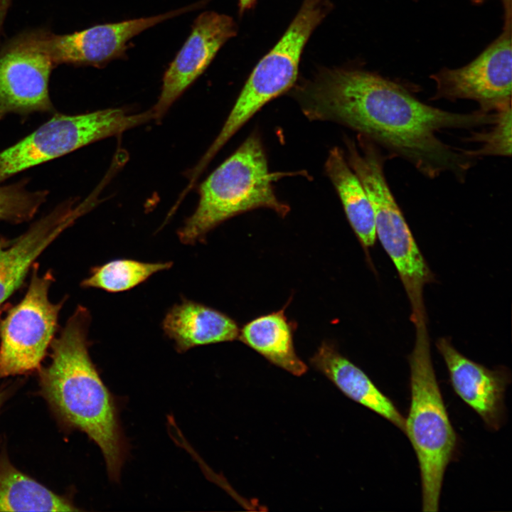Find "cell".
Instances as JSON below:
<instances>
[{"instance_id": "obj_1", "label": "cell", "mask_w": 512, "mask_h": 512, "mask_svg": "<svg viewBox=\"0 0 512 512\" xmlns=\"http://www.w3.org/2000/svg\"><path fill=\"white\" fill-rule=\"evenodd\" d=\"M294 97L309 119L356 131L430 178L450 173L464 182L476 159L443 142L438 132L470 129L496 120V113L480 110L457 113L430 106L400 85L358 69L324 72L299 87Z\"/></svg>"}, {"instance_id": "obj_2", "label": "cell", "mask_w": 512, "mask_h": 512, "mask_svg": "<svg viewBox=\"0 0 512 512\" xmlns=\"http://www.w3.org/2000/svg\"><path fill=\"white\" fill-rule=\"evenodd\" d=\"M90 314L77 308L58 338L51 360L41 370V391L68 427L85 433L100 449L109 478L119 481L127 457L117 404L105 385L88 351Z\"/></svg>"}, {"instance_id": "obj_3", "label": "cell", "mask_w": 512, "mask_h": 512, "mask_svg": "<svg viewBox=\"0 0 512 512\" xmlns=\"http://www.w3.org/2000/svg\"><path fill=\"white\" fill-rule=\"evenodd\" d=\"M284 175L270 172L261 139L252 133L201 184L198 205L178 230L179 240L184 245L204 242L225 220L256 208H269L284 217L289 206L277 197L273 187Z\"/></svg>"}, {"instance_id": "obj_4", "label": "cell", "mask_w": 512, "mask_h": 512, "mask_svg": "<svg viewBox=\"0 0 512 512\" xmlns=\"http://www.w3.org/2000/svg\"><path fill=\"white\" fill-rule=\"evenodd\" d=\"M416 324L415 345L409 358L411 402L404 433L419 463L422 511L436 512L445 470L457 450V437L436 379L422 320L417 319Z\"/></svg>"}, {"instance_id": "obj_5", "label": "cell", "mask_w": 512, "mask_h": 512, "mask_svg": "<svg viewBox=\"0 0 512 512\" xmlns=\"http://www.w3.org/2000/svg\"><path fill=\"white\" fill-rule=\"evenodd\" d=\"M328 0H304L277 43L257 64L220 132L197 166L204 169L226 142L265 104L289 90L298 75L303 49L324 18Z\"/></svg>"}, {"instance_id": "obj_6", "label": "cell", "mask_w": 512, "mask_h": 512, "mask_svg": "<svg viewBox=\"0 0 512 512\" xmlns=\"http://www.w3.org/2000/svg\"><path fill=\"white\" fill-rule=\"evenodd\" d=\"M358 142L346 138V160L361 181L374 213L376 238L394 263L415 306L430 272L388 186L384 164L388 156L361 134Z\"/></svg>"}, {"instance_id": "obj_7", "label": "cell", "mask_w": 512, "mask_h": 512, "mask_svg": "<svg viewBox=\"0 0 512 512\" xmlns=\"http://www.w3.org/2000/svg\"><path fill=\"white\" fill-rule=\"evenodd\" d=\"M154 120L151 109L122 108L65 115L56 114L26 137L0 152V183L36 165Z\"/></svg>"}, {"instance_id": "obj_8", "label": "cell", "mask_w": 512, "mask_h": 512, "mask_svg": "<svg viewBox=\"0 0 512 512\" xmlns=\"http://www.w3.org/2000/svg\"><path fill=\"white\" fill-rule=\"evenodd\" d=\"M53 278L33 272L23 299L0 324V378L38 369L57 325L60 305L48 297Z\"/></svg>"}, {"instance_id": "obj_9", "label": "cell", "mask_w": 512, "mask_h": 512, "mask_svg": "<svg viewBox=\"0 0 512 512\" xmlns=\"http://www.w3.org/2000/svg\"><path fill=\"white\" fill-rule=\"evenodd\" d=\"M46 29L27 31L0 49V120L9 114L53 111L48 82L56 67Z\"/></svg>"}, {"instance_id": "obj_10", "label": "cell", "mask_w": 512, "mask_h": 512, "mask_svg": "<svg viewBox=\"0 0 512 512\" xmlns=\"http://www.w3.org/2000/svg\"><path fill=\"white\" fill-rule=\"evenodd\" d=\"M512 13L504 14L501 33L475 59L459 68H442L431 75L432 100H471L485 112L511 105Z\"/></svg>"}, {"instance_id": "obj_11", "label": "cell", "mask_w": 512, "mask_h": 512, "mask_svg": "<svg viewBox=\"0 0 512 512\" xmlns=\"http://www.w3.org/2000/svg\"><path fill=\"white\" fill-rule=\"evenodd\" d=\"M205 1L150 17L98 24L72 33H49L50 52L56 66L90 65L102 68L111 61L124 58L129 42L144 31L203 6Z\"/></svg>"}, {"instance_id": "obj_12", "label": "cell", "mask_w": 512, "mask_h": 512, "mask_svg": "<svg viewBox=\"0 0 512 512\" xmlns=\"http://www.w3.org/2000/svg\"><path fill=\"white\" fill-rule=\"evenodd\" d=\"M236 33L233 19L225 14L206 11L196 18L188 38L164 73L161 93L151 108L154 120L163 118Z\"/></svg>"}, {"instance_id": "obj_13", "label": "cell", "mask_w": 512, "mask_h": 512, "mask_svg": "<svg viewBox=\"0 0 512 512\" xmlns=\"http://www.w3.org/2000/svg\"><path fill=\"white\" fill-rule=\"evenodd\" d=\"M437 347L447 367L454 392L487 427L498 430L504 421V394L511 380L506 370L489 369L469 359L445 338L437 341Z\"/></svg>"}, {"instance_id": "obj_14", "label": "cell", "mask_w": 512, "mask_h": 512, "mask_svg": "<svg viewBox=\"0 0 512 512\" xmlns=\"http://www.w3.org/2000/svg\"><path fill=\"white\" fill-rule=\"evenodd\" d=\"M89 205L64 203L16 239L0 241V305L21 285L36 258L86 213Z\"/></svg>"}, {"instance_id": "obj_15", "label": "cell", "mask_w": 512, "mask_h": 512, "mask_svg": "<svg viewBox=\"0 0 512 512\" xmlns=\"http://www.w3.org/2000/svg\"><path fill=\"white\" fill-rule=\"evenodd\" d=\"M162 329L178 353L199 346L232 341L238 338L240 333L235 321L226 314L188 299L169 309Z\"/></svg>"}, {"instance_id": "obj_16", "label": "cell", "mask_w": 512, "mask_h": 512, "mask_svg": "<svg viewBox=\"0 0 512 512\" xmlns=\"http://www.w3.org/2000/svg\"><path fill=\"white\" fill-rule=\"evenodd\" d=\"M310 363L348 398L384 417L404 432L405 418L392 400L331 343L323 342Z\"/></svg>"}, {"instance_id": "obj_17", "label": "cell", "mask_w": 512, "mask_h": 512, "mask_svg": "<svg viewBox=\"0 0 512 512\" xmlns=\"http://www.w3.org/2000/svg\"><path fill=\"white\" fill-rule=\"evenodd\" d=\"M324 167L358 238L365 247L372 246L376 239L373 210L361 181L349 166L343 151L338 147L331 149Z\"/></svg>"}, {"instance_id": "obj_18", "label": "cell", "mask_w": 512, "mask_h": 512, "mask_svg": "<svg viewBox=\"0 0 512 512\" xmlns=\"http://www.w3.org/2000/svg\"><path fill=\"white\" fill-rule=\"evenodd\" d=\"M238 338L272 363L300 376L307 366L297 355L292 331L283 311L260 316L240 330Z\"/></svg>"}, {"instance_id": "obj_19", "label": "cell", "mask_w": 512, "mask_h": 512, "mask_svg": "<svg viewBox=\"0 0 512 512\" xmlns=\"http://www.w3.org/2000/svg\"><path fill=\"white\" fill-rule=\"evenodd\" d=\"M78 511L70 500L17 469L6 455H0V511Z\"/></svg>"}, {"instance_id": "obj_20", "label": "cell", "mask_w": 512, "mask_h": 512, "mask_svg": "<svg viewBox=\"0 0 512 512\" xmlns=\"http://www.w3.org/2000/svg\"><path fill=\"white\" fill-rule=\"evenodd\" d=\"M172 262H146L132 259L109 261L92 269L82 286L116 293L129 290L152 275L170 269Z\"/></svg>"}, {"instance_id": "obj_21", "label": "cell", "mask_w": 512, "mask_h": 512, "mask_svg": "<svg viewBox=\"0 0 512 512\" xmlns=\"http://www.w3.org/2000/svg\"><path fill=\"white\" fill-rule=\"evenodd\" d=\"M28 181L0 186V220L21 223L29 220L46 201L48 193L31 191Z\"/></svg>"}, {"instance_id": "obj_22", "label": "cell", "mask_w": 512, "mask_h": 512, "mask_svg": "<svg viewBox=\"0 0 512 512\" xmlns=\"http://www.w3.org/2000/svg\"><path fill=\"white\" fill-rule=\"evenodd\" d=\"M496 120L489 132L474 133L466 140L482 144L477 150H466L477 159L486 156H511V105L496 111Z\"/></svg>"}, {"instance_id": "obj_23", "label": "cell", "mask_w": 512, "mask_h": 512, "mask_svg": "<svg viewBox=\"0 0 512 512\" xmlns=\"http://www.w3.org/2000/svg\"><path fill=\"white\" fill-rule=\"evenodd\" d=\"M255 0H239L240 11L243 12L250 9L255 4Z\"/></svg>"}, {"instance_id": "obj_24", "label": "cell", "mask_w": 512, "mask_h": 512, "mask_svg": "<svg viewBox=\"0 0 512 512\" xmlns=\"http://www.w3.org/2000/svg\"><path fill=\"white\" fill-rule=\"evenodd\" d=\"M9 396V391L6 389L0 390V409Z\"/></svg>"}, {"instance_id": "obj_25", "label": "cell", "mask_w": 512, "mask_h": 512, "mask_svg": "<svg viewBox=\"0 0 512 512\" xmlns=\"http://www.w3.org/2000/svg\"><path fill=\"white\" fill-rule=\"evenodd\" d=\"M10 0H0V14H4Z\"/></svg>"}, {"instance_id": "obj_26", "label": "cell", "mask_w": 512, "mask_h": 512, "mask_svg": "<svg viewBox=\"0 0 512 512\" xmlns=\"http://www.w3.org/2000/svg\"><path fill=\"white\" fill-rule=\"evenodd\" d=\"M477 1H478V0H477ZM501 1L502 4H503V9H504V10H508V9H512V6H512V2H511L512 0H501Z\"/></svg>"}]
</instances>
